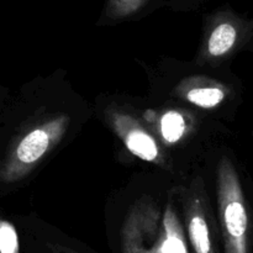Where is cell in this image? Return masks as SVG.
Instances as JSON below:
<instances>
[{"instance_id":"obj_1","label":"cell","mask_w":253,"mask_h":253,"mask_svg":"<svg viewBox=\"0 0 253 253\" xmlns=\"http://www.w3.org/2000/svg\"><path fill=\"white\" fill-rule=\"evenodd\" d=\"M123 253H189L184 231L173 205L165 210L150 200L131 209L121 230Z\"/></svg>"},{"instance_id":"obj_2","label":"cell","mask_w":253,"mask_h":253,"mask_svg":"<svg viewBox=\"0 0 253 253\" xmlns=\"http://www.w3.org/2000/svg\"><path fill=\"white\" fill-rule=\"evenodd\" d=\"M217 202L225 253H249V210L239 174L227 157L217 168Z\"/></svg>"},{"instance_id":"obj_3","label":"cell","mask_w":253,"mask_h":253,"mask_svg":"<svg viewBox=\"0 0 253 253\" xmlns=\"http://www.w3.org/2000/svg\"><path fill=\"white\" fill-rule=\"evenodd\" d=\"M69 121L71 119L68 115L59 114L26 133L17 145L10 166L7 167V178H19L35 167L44 155L63 138Z\"/></svg>"},{"instance_id":"obj_4","label":"cell","mask_w":253,"mask_h":253,"mask_svg":"<svg viewBox=\"0 0 253 253\" xmlns=\"http://www.w3.org/2000/svg\"><path fill=\"white\" fill-rule=\"evenodd\" d=\"M200 178L193 180L184 195V214L193 253H215L208 217L207 198Z\"/></svg>"},{"instance_id":"obj_5","label":"cell","mask_w":253,"mask_h":253,"mask_svg":"<svg viewBox=\"0 0 253 253\" xmlns=\"http://www.w3.org/2000/svg\"><path fill=\"white\" fill-rule=\"evenodd\" d=\"M108 119L113 130L133 156L146 162L158 165L163 162L158 143L132 116L120 111H111Z\"/></svg>"},{"instance_id":"obj_6","label":"cell","mask_w":253,"mask_h":253,"mask_svg":"<svg viewBox=\"0 0 253 253\" xmlns=\"http://www.w3.org/2000/svg\"><path fill=\"white\" fill-rule=\"evenodd\" d=\"M239 40V29L230 21H222L214 27L208 40V56L219 58L229 53Z\"/></svg>"},{"instance_id":"obj_7","label":"cell","mask_w":253,"mask_h":253,"mask_svg":"<svg viewBox=\"0 0 253 253\" xmlns=\"http://www.w3.org/2000/svg\"><path fill=\"white\" fill-rule=\"evenodd\" d=\"M183 98L203 109H212L225 100L227 90L220 84H195L182 91Z\"/></svg>"},{"instance_id":"obj_8","label":"cell","mask_w":253,"mask_h":253,"mask_svg":"<svg viewBox=\"0 0 253 253\" xmlns=\"http://www.w3.org/2000/svg\"><path fill=\"white\" fill-rule=\"evenodd\" d=\"M188 121L182 113L169 110L162 115L160 120V132L163 141L168 145L179 142L188 131Z\"/></svg>"},{"instance_id":"obj_9","label":"cell","mask_w":253,"mask_h":253,"mask_svg":"<svg viewBox=\"0 0 253 253\" xmlns=\"http://www.w3.org/2000/svg\"><path fill=\"white\" fill-rule=\"evenodd\" d=\"M143 0H110L109 16L113 19L128 16L142 5Z\"/></svg>"},{"instance_id":"obj_10","label":"cell","mask_w":253,"mask_h":253,"mask_svg":"<svg viewBox=\"0 0 253 253\" xmlns=\"http://www.w3.org/2000/svg\"><path fill=\"white\" fill-rule=\"evenodd\" d=\"M49 249L53 253H79L74 250L69 249V247L61 246V245H49Z\"/></svg>"}]
</instances>
